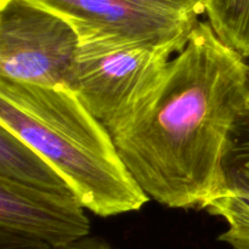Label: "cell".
<instances>
[{"label":"cell","mask_w":249,"mask_h":249,"mask_svg":"<svg viewBox=\"0 0 249 249\" xmlns=\"http://www.w3.org/2000/svg\"><path fill=\"white\" fill-rule=\"evenodd\" d=\"M0 249H53L49 243L22 232L0 228Z\"/></svg>","instance_id":"11"},{"label":"cell","mask_w":249,"mask_h":249,"mask_svg":"<svg viewBox=\"0 0 249 249\" xmlns=\"http://www.w3.org/2000/svg\"><path fill=\"white\" fill-rule=\"evenodd\" d=\"M53 249H113L107 242H105L102 238L99 237H87L82 238L79 241L71 243V245L62 246Z\"/></svg>","instance_id":"13"},{"label":"cell","mask_w":249,"mask_h":249,"mask_svg":"<svg viewBox=\"0 0 249 249\" xmlns=\"http://www.w3.org/2000/svg\"><path fill=\"white\" fill-rule=\"evenodd\" d=\"M223 165L224 170H249V100L246 108L231 129Z\"/></svg>","instance_id":"10"},{"label":"cell","mask_w":249,"mask_h":249,"mask_svg":"<svg viewBox=\"0 0 249 249\" xmlns=\"http://www.w3.org/2000/svg\"><path fill=\"white\" fill-rule=\"evenodd\" d=\"M145 1L177 11L198 15V16L204 14L203 0H145Z\"/></svg>","instance_id":"12"},{"label":"cell","mask_w":249,"mask_h":249,"mask_svg":"<svg viewBox=\"0 0 249 249\" xmlns=\"http://www.w3.org/2000/svg\"><path fill=\"white\" fill-rule=\"evenodd\" d=\"M79 49L72 23L29 0H1L0 78L70 89Z\"/></svg>","instance_id":"4"},{"label":"cell","mask_w":249,"mask_h":249,"mask_svg":"<svg viewBox=\"0 0 249 249\" xmlns=\"http://www.w3.org/2000/svg\"><path fill=\"white\" fill-rule=\"evenodd\" d=\"M73 24L78 34L121 36L156 43L187 41L198 15L145 0H29Z\"/></svg>","instance_id":"5"},{"label":"cell","mask_w":249,"mask_h":249,"mask_svg":"<svg viewBox=\"0 0 249 249\" xmlns=\"http://www.w3.org/2000/svg\"><path fill=\"white\" fill-rule=\"evenodd\" d=\"M0 124L40 152L91 213H130L150 199L107 126L72 90L0 78Z\"/></svg>","instance_id":"2"},{"label":"cell","mask_w":249,"mask_h":249,"mask_svg":"<svg viewBox=\"0 0 249 249\" xmlns=\"http://www.w3.org/2000/svg\"><path fill=\"white\" fill-rule=\"evenodd\" d=\"M248 100L247 60L198 21L152 91L111 134L150 198L206 209L224 189L229 136Z\"/></svg>","instance_id":"1"},{"label":"cell","mask_w":249,"mask_h":249,"mask_svg":"<svg viewBox=\"0 0 249 249\" xmlns=\"http://www.w3.org/2000/svg\"><path fill=\"white\" fill-rule=\"evenodd\" d=\"M77 196L53 194L0 179V228L62 247L87 237L90 221Z\"/></svg>","instance_id":"6"},{"label":"cell","mask_w":249,"mask_h":249,"mask_svg":"<svg viewBox=\"0 0 249 249\" xmlns=\"http://www.w3.org/2000/svg\"><path fill=\"white\" fill-rule=\"evenodd\" d=\"M185 44L80 34L70 90L111 133L152 91L172 56Z\"/></svg>","instance_id":"3"},{"label":"cell","mask_w":249,"mask_h":249,"mask_svg":"<svg viewBox=\"0 0 249 249\" xmlns=\"http://www.w3.org/2000/svg\"><path fill=\"white\" fill-rule=\"evenodd\" d=\"M203 9L216 36L249 60V0H203Z\"/></svg>","instance_id":"9"},{"label":"cell","mask_w":249,"mask_h":249,"mask_svg":"<svg viewBox=\"0 0 249 249\" xmlns=\"http://www.w3.org/2000/svg\"><path fill=\"white\" fill-rule=\"evenodd\" d=\"M0 179L41 191L75 196L67 180L40 152L1 124Z\"/></svg>","instance_id":"7"},{"label":"cell","mask_w":249,"mask_h":249,"mask_svg":"<svg viewBox=\"0 0 249 249\" xmlns=\"http://www.w3.org/2000/svg\"><path fill=\"white\" fill-rule=\"evenodd\" d=\"M224 177L223 191L206 209L228 223L219 241L232 249H249V170L225 169Z\"/></svg>","instance_id":"8"},{"label":"cell","mask_w":249,"mask_h":249,"mask_svg":"<svg viewBox=\"0 0 249 249\" xmlns=\"http://www.w3.org/2000/svg\"><path fill=\"white\" fill-rule=\"evenodd\" d=\"M248 88H249V62H248Z\"/></svg>","instance_id":"14"}]
</instances>
